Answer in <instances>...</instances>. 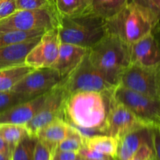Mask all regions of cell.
Listing matches in <instances>:
<instances>
[{
  "label": "cell",
  "instance_id": "obj_2",
  "mask_svg": "<svg viewBox=\"0 0 160 160\" xmlns=\"http://www.w3.org/2000/svg\"><path fill=\"white\" fill-rule=\"evenodd\" d=\"M88 56L92 65L114 85H118L122 73L131 64L130 45L108 33L89 48Z\"/></svg>",
  "mask_w": 160,
  "mask_h": 160
},
{
  "label": "cell",
  "instance_id": "obj_29",
  "mask_svg": "<svg viewBox=\"0 0 160 160\" xmlns=\"http://www.w3.org/2000/svg\"><path fill=\"white\" fill-rule=\"evenodd\" d=\"M17 10H33L54 7V0H16Z\"/></svg>",
  "mask_w": 160,
  "mask_h": 160
},
{
  "label": "cell",
  "instance_id": "obj_36",
  "mask_svg": "<svg viewBox=\"0 0 160 160\" xmlns=\"http://www.w3.org/2000/svg\"><path fill=\"white\" fill-rule=\"evenodd\" d=\"M0 152L5 153V154H8L10 156L11 155V150L9 148V145L6 143V141L4 140L0 134Z\"/></svg>",
  "mask_w": 160,
  "mask_h": 160
},
{
  "label": "cell",
  "instance_id": "obj_26",
  "mask_svg": "<svg viewBox=\"0 0 160 160\" xmlns=\"http://www.w3.org/2000/svg\"><path fill=\"white\" fill-rule=\"evenodd\" d=\"M70 125V124H69ZM84 138L75 128L70 126L67 138L57 145L56 150L78 152L84 145Z\"/></svg>",
  "mask_w": 160,
  "mask_h": 160
},
{
  "label": "cell",
  "instance_id": "obj_8",
  "mask_svg": "<svg viewBox=\"0 0 160 160\" xmlns=\"http://www.w3.org/2000/svg\"><path fill=\"white\" fill-rule=\"evenodd\" d=\"M112 94L117 101L124 105L139 118L151 124L160 123L159 98L138 93L119 84L113 89Z\"/></svg>",
  "mask_w": 160,
  "mask_h": 160
},
{
  "label": "cell",
  "instance_id": "obj_15",
  "mask_svg": "<svg viewBox=\"0 0 160 160\" xmlns=\"http://www.w3.org/2000/svg\"><path fill=\"white\" fill-rule=\"evenodd\" d=\"M88 52V48L61 42L57 58L52 68L55 69L63 79L81 63Z\"/></svg>",
  "mask_w": 160,
  "mask_h": 160
},
{
  "label": "cell",
  "instance_id": "obj_33",
  "mask_svg": "<svg viewBox=\"0 0 160 160\" xmlns=\"http://www.w3.org/2000/svg\"><path fill=\"white\" fill-rule=\"evenodd\" d=\"M153 151L151 145L145 144L131 156L129 160H151L152 158Z\"/></svg>",
  "mask_w": 160,
  "mask_h": 160
},
{
  "label": "cell",
  "instance_id": "obj_17",
  "mask_svg": "<svg viewBox=\"0 0 160 160\" xmlns=\"http://www.w3.org/2000/svg\"><path fill=\"white\" fill-rule=\"evenodd\" d=\"M40 38L24 43L0 47V70L24 63L27 55Z\"/></svg>",
  "mask_w": 160,
  "mask_h": 160
},
{
  "label": "cell",
  "instance_id": "obj_32",
  "mask_svg": "<svg viewBox=\"0 0 160 160\" xmlns=\"http://www.w3.org/2000/svg\"><path fill=\"white\" fill-rule=\"evenodd\" d=\"M17 11L16 0H0V20Z\"/></svg>",
  "mask_w": 160,
  "mask_h": 160
},
{
  "label": "cell",
  "instance_id": "obj_20",
  "mask_svg": "<svg viewBox=\"0 0 160 160\" xmlns=\"http://www.w3.org/2000/svg\"><path fill=\"white\" fill-rule=\"evenodd\" d=\"M59 17H72L91 12V0H54Z\"/></svg>",
  "mask_w": 160,
  "mask_h": 160
},
{
  "label": "cell",
  "instance_id": "obj_6",
  "mask_svg": "<svg viewBox=\"0 0 160 160\" xmlns=\"http://www.w3.org/2000/svg\"><path fill=\"white\" fill-rule=\"evenodd\" d=\"M59 84L63 88L67 96L81 92H109L117 86L109 82L92 65L88 53L81 63Z\"/></svg>",
  "mask_w": 160,
  "mask_h": 160
},
{
  "label": "cell",
  "instance_id": "obj_10",
  "mask_svg": "<svg viewBox=\"0 0 160 160\" xmlns=\"http://www.w3.org/2000/svg\"><path fill=\"white\" fill-rule=\"evenodd\" d=\"M67 94L62 86L56 85L47 95L45 101L35 116L25 126L28 134L36 137L38 131L54 120L64 119Z\"/></svg>",
  "mask_w": 160,
  "mask_h": 160
},
{
  "label": "cell",
  "instance_id": "obj_7",
  "mask_svg": "<svg viewBox=\"0 0 160 160\" xmlns=\"http://www.w3.org/2000/svg\"><path fill=\"white\" fill-rule=\"evenodd\" d=\"M118 84L138 93L160 99V69L130 64L122 73Z\"/></svg>",
  "mask_w": 160,
  "mask_h": 160
},
{
  "label": "cell",
  "instance_id": "obj_12",
  "mask_svg": "<svg viewBox=\"0 0 160 160\" xmlns=\"http://www.w3.org/2000/svg\"><path fill=\"white\" fill-rule=\"evenodd\" d=\"M60 44L58 28L45 31L27 55L24 63L34 69L52 68L57 58Z\"/></svg>",
  "mask_w": 160,
  "mask_h": 160
},
{
  "label": "cell",
  "instance_id": "obj_28",
  "mask_svg": "<svg viewBox=\"0 0 160 160\" xmlns=\"http://www.w3.org/2000/svg\"><path fill=\"white\" fill-rule=\"evenodd\" d=\"M146 11L157 23H160V0H129Z\"/></svg>",
  "mask_w": 160,
  "mask_h": 160
},
{
  "label": "cell",
  "instance_id": "obj_41",
  "mask_svg": "<svg viewBox=\"0 0 160 160\" xmlns=\"http://www.w3.org/2000/svg\"></svg>",
  "mask_w": 160,
  "mask_h": 160
},
{
  "label": "cell",
  "instance_id": "obj_30",
  "mask_svg": "<svg viewBox=\"0 0 160 160\" xmlns=\"http://www.w3.org/2000/svg\"><path fill=\"white\" fill-rule=\"evenodd\" d=\"M56 149L44 142L43 141L38 139L34 151L33 160H52Z\"/></svg>",
  "mask_w": 160,
  "mask_h": 160
},
{
  "label": "cell",
  "instance_id": "obj_21",
  "mask_svg": "<svg viewBox=\"0 0 160 160\" xmlns=\"http://www.w3.org/2000/svg\"><path fill=\"white\" fill-rule=\"evenodd\" d=\"M33 69L23 63L0 70V92L12 90L16 84Z\"/></svg>",
  "mask_w": 160,
  "mask_h": 160
},
{
  "label": "cell",
  "instance_id": "obj_11",
  "mask_svg": "<svg viewBox=\"0 0 160 160\" xmlns=\"http://www.w3.org/2000/svg\"><path fill=\"white\" fill-rule=\"evenodd\" d=\"M152 125L154 124H151L137 117L124 105L117 101L112 94L108 117V135L119 141L132 131Z\"/></svg>",
  "mask_w": 160,
  "mask_h": 160
},
{
  "label": "cell",
  "instance_id": "obj_25",
  "mask_svg": "<svg viewBox=\"0 0 160 160\" xmlns=\"http://www.w3.org/2000/svg\"><path fill=\"white\" fill-rule=\"evenodd\" d=\"M37 137L27 134L11 152L10 160H33Z\"/></svg>",
  "mask_w": 160,
  "mask_h": 160
},
{
  "label": "cell",
  "instance_id": "obj_9",
  "mask_svg": "<svg viewBox=\"0 0 160 160\" xmlns=\"http://www.w3.org/2000/svg\"><path fill=\"white\" fill-rule=\"evenodd\" d=\"M62 81V77L53 68L33 69L12 89L26 100L43 95L52 90Z\"/></svg>",
  "mask_w": 160,
  "mask_h": 160
},
{
  "label": "cell",
  "instance_id": "obj_16",
  "mask_svg": "<svg viewBox=\"0 0 160 160\" xmlns=\"http://www.w3.org/2000/svg\"><path fill=\"white\" fill-rule=\"evenodd\" d=\"M145 144L152 145L151 127L132 131L119 140L116 159L129 160L139 148Z\"/></svg>",
  "mask_w": 160,
  "mask_h": 160
},
{
  "label": "cell",
  "instance_id": "obj_14",
  "mask_svg": "<svg viewBox=\"0 0 160 160\" xmlns=\"http://www.w3.org/2000/svg\"><path fill=\"white\" fill-rule=\"evenodd\" d=\"M48 93L19 103L4 112H0V123L26 125L42 108Z\"/></svg>",
  "mask_w": 160,
  "mask_h": 160
},
{
  "label": "cell",
  "instance_id": "obj_24",
  "mask_svg": "<svg viewBox=\"0 0 160 160\" xmlns=\"http://www.w3.org/2000/svg\"><path fill=\"white\" fill-rule=\"evenodd\" d=\"M0 134L9 145L11 152L19 142L27 134L28 131L25 125L13 123H0Z\"/></svg>",
  "mask_w": 160,
  "mask_h": 160
},
{
  "label": "cell",
  "instance_id": "obj_18",
  "mask_svg": "<svg viewBox=\"0 0 160 160\" xmlns=\"http://www.w3.org/2000/svg\"><path fill=\"white\" fill-rule=\"evenodd\" d=\"M69 129V123L64 119H59L42 128L36 137L56 150L59 143L67 138Z\"/></svg>",
  "mask_w": 160,
  "mask_h": 160
},
{
  "label": "cell",
  "instance_id": "obj_37",
  "mask_svg": "<svg viewBox=\"0 0 160 160\" xmlns=\"http://www.w3.org/2000/svg\"><path fill=\"white\" fill-rule=\"evenodd\" d=\"M153 34H154L155 38H156V41H157L158 44H159L160 48V23L159 24L156 25V27L155 28L154 31H153Z\"/></svg>",
  "mask_w": 160,
  "mask_h": 160
},
{
  "label": "cell",
  "instance_id": "obj_31",
  "mask_svg": "<svg viewBox=\"0 0 160 160\" xmlns=\"http://www.w3.org/2000/svg\"><path fill=\"white\" fill-rule=\"evenodd\" d=\"M152 148L153 155L151 160H160V123L151 127Z\"/></svg>",
  "mask_w": 160,
  "mask_h": 160
},
{
  "label": "cell",
  "instance_id": "obj_34",
  "mask_svg": "<svg viewBox=\"0 0 160 160\" xmlns=\"http://www.w3.org/2000/svg\"><path fill=\"white\" fill-rule=\"evenodd\" d=\"M78 154L84 160H97L102 159V158L107 156L102 154V153L98 152L95 151V150L91 149V148H88L85 145H84V146L79 150Z\"/></svg>",
  "mask_w": 160,
  "mask_h": 160
},
{
  "label": "cell",
  "instance_id": "obj_38",
  "mask_svg": "<svg viewBox=\"0 0 160 160\" xmlns=\"http://www.w3.org/2000/svg\"><path fill=\"white\" fill-rule=\"evenodd\" d=\"M0 160H10V156L0 152Z\"/></svg>",
  "mask_w": 160,
  "mask_h": 160
},
{
  "label": "cell",
  "instance_id": "obj_5",
  "mask_svg": "<svg viewBox=\"0 0 160 160\" xmlns=\"http://www.w3.org/2000/svg\"><path fill=\"white\" fill-rule=\"evenodd\" d=\"M59 18L55 6L33 10H17L0 20V34L9 31H48L57 28Z\"/></svg>",
  "mask_w": 160,
  "mask_h": 160
},
{
  "label": "cell",
  "instance_id": "obj_27",
  "mask_svg": "<svg viewBox=\"0 0 160 160\" xmlns=\"http://www.w3.org/2000/svg\"><path fill=\"white\" fill-rule=\"evenodd\" d=\"M24 101L27 100L13 90L0 92V112Z\"/></svg>",
  "mask_w": 160,
  "mask_h": 160
},
{
  "label": "cell",
  "instance_id": "obj_13",
  "mask_svg": "<svg viewBox=\"0 0 160 160\" xmlns=\"http://www.w3.org/2000/svg\"><path fill=\"white\" fill-rule=\"evenodd\" d=\"M131 64L160 69V48L153 32L130 45Z\"/></svg>",
  "mask_w": 160,
  "mask_h": 160
},
{
  "label": "cell",
  "instance_id": "obj_22",
  "mask_svg": "<svg viewBox=\"0 0 160 160\" xmlns=\"http://www.w3.org/2000/svg\"><path fill=\"white\" fill-rule=\"evenodd\" d=\"M129 0H91V12L108 20L120 12Z\"/></svg>",
  "mask_w": 160,
  "mask_h": 160
},
{
  "label": "cell",
  "instance_id": "obj_1",
  "mask_svg": "<svg viewBox=\"0 0 160 160\" xmlns=\"http://www.w3.org/2000/svg\"><path fill=\"white\" fill-rule=\"evenodd\" d=\"M112 91L81 92L68 95L64 106V120L85 139L96 134H108Z\"/></svg>",
  "mask_w": 160,
  "mask_h": 160
},
{
  "label": "cell",
  "instance_id": "obj_40",
  "mask_svg": "<svg viewBox=\"0 0 160 160\" xmlns=\"http://www.w3.org/2000/svg\"><path fill=\"white\" fill-rule=\"evenodd\" d=\"M74 160H84V159H83L82 158H81V156H80L78 154V156H77V157H76V159H75Z\"/></svg>",
  "mask_w": 160,
  "mask_h": 160
},
{
  "label": "cell",
  "instance_id": "obj_35",
  "mask_svg": "<svg viewBox=\"0 0 160 160\" xmlns=\"http://www.w3.org/2000/svg\"><path fill=\"white\" fill-rule=\"evenodd\" d=\"M78 156V152L56 150L52 160H74Z\"/></svg>",
  "mask_w": 160,
  "mask_h": 160
},
{
  "label": "cell",
  "instance_id": "obj_19",
  "mask_svg": "<svg viewBox=\"0 0 160 160\" xmlns=\"http://www.w3.org/2000/svg\"><path fill=\"white\" fill-rule=\"evenodd\" d=\"M84 145L107 156L116 158L118 140L108 134H96L84 140Z\"/></svg>",
  "mask_w": 160,
  "mask_h": 160
},
{
  "label": "cell",
  "instance_id": "obj_3",
  "mask_svg": "<svg viewBox=\"0 0 160 160\" xmlns=\"http://www.w3.org/2000/svg\"><path fill=\"white\" fill-rule=\"evenodd\" d=\"M157 24L146 11L132 2L106 20L108 34L116 36L128 45L152 33Z\"/></svg>",
  "mask_w": 160,
  "mask_h": 160
},
{
  "label": "cell",
  "instance_id": "obj_23",
  "mask_svg": "<svg viewBox=\"0 0 160 160\" xmlns=\"http://www.w3.org/2000/svg\"><path fill=\"white\" fill-rule=\"evenodd\" d=\"M45 31H9L0 34V47L17 45L39 38Z\"/></svg>",
  "mask_w": 160,
  "mask_h": 160
},
{
  "label": "cell",
  "instance_id": "obj_39",
  "mask_svg": "<svg viewBox=\"0 0 160 160\" xmlns=\"http://www.w3.org/2000/svg\"><path fill=\"white\" fill-rule=\"evenodd\" d=\"M97 160H117V159L113 157H111V156H106V157L102 158V159H97Z\"/></svg>",
  "mask_w": 160,
  "mask_h": 160
},
{
  "label": "cell",
  "instance_id": "obj_4",
  "mask_svg": "<svg viewBox=\"0 0 160 160\" xmlns=\"http://www.w3.org/2000/svg\"><path fill=\"white\" fill-rule=\"evenodd\" d=\"M58 31L61 42L89 49L107 34L106 20L87 12L77 17H59Z\"/></svg>",
  "mask_w": 160,
  "mask_h": 160
}]
</instances>
